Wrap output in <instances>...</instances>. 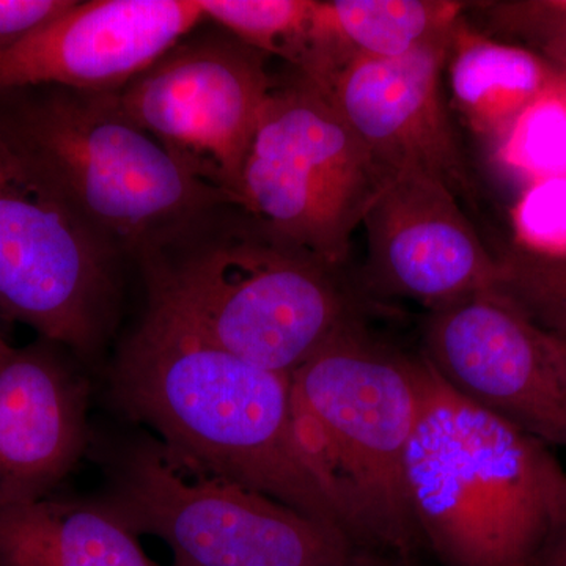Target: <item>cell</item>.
Here are the masks:
<instances>
[{"label": "cell", "instance_id": "obj_1", "mask_svg": "<svg viewBox=\"0 0 566 566\" xmlns=\"http://www.w3.org/2000/svg\"><path fill=\"white\" fill-rule=\"evenodd\" d=\"M111 386L126 415L161 436L170 463L266 495L349 542L297 438L292 375L248 363L150 304Z\"/></svg>", "mask_w": 566, "mask_h": 566}, {"label": "cell", "instance_id": "obj_2", "mask_svg": "<svg viewBox=\"0 0 566 566\" xmlns=\"http://www.w3.org/2000/svg\"><path fill=\"white\" fill-rule=\"evenodd\" d=\"M150 304L205 340L292 375L360 319L342 270L234 203L207 212L139 259Z\"/></svg>", "mask_w": 566, "mask_h": 566}, {"label": "cell", "instance_id": "obj_3", "mask_svg": "<svg viewBox=\"0 0 566 566\" xmlns=\"http://www.w3.org/2000/svg\"><path fill=\"white\" fill-rule=\"evenodd\" d=\"M405 483L420 539L449 566H536L566 524L551 447L465 400L427 359Z\"/></svg>", "mask_w": 566, "mask_h": 566}, {"label": "cell", "instance_id": "obj_4", "mask_svg": "<svg viewBox=\"0 0 566 566\" xmlns=\"http://www.w3.org/2000/svg\"><path fill=\"white\" fill-rule=\"evenodd\" d=\"M424 359L354 322L292 374L294 427L354 545L408 557L420 543L405 483Z\"/></svg>", "mask_w": 566, "mask_h": 566}, {"label": "cell", "instance_id": "obj_5", "mask_svg": "<svg viewBox=\"0 0 566 566\" xmlns=\"http://www.w3.org/2000/svg\"><path fill=\"white\" fill-rule=\"evenodd\" d=\"M7 126L120 256L139 260L232 203L136 125L118 92L51 87Z\"/></svg>", "mask_w": 566, "mask_h": 566}, {"label": "cell", "instance_id": "obj_6", "mask_svg": "<svg viewBox=\"0 0 566 566\" xmlns=\"http://www.w3.org/2000/svg\"><path fill=\"white\" fill-rule=\"evenodd\" d=\"M394 177L324 92L294 74L271 92L237 205L277 237L344 270L354 232Z\"/></svg>", "mask_w": 566, "mask_h": 566}, {"label": "cell", "instance_id": "obj_7", "mask_svg": "<svg viewBox=\"0 0 566 566\" xmlns=\"http://www.w3.org/2000/svg\"><path fill=\"white\" fill-rule=\"evenodd\" d=\"M118 259L35 155L0 123V307L92 356L109 331Z\"/></svg>", "mask_w": 566, "mask_h": 566}, {"label": "cell", "instance_id": "obj_8", "mask_svg": "<svg viewBox=\"0 0 566 566\" xmlns=\"http://www.w3.org/2000/svg\"><path fill=\"white\" fill-rule=\"evenodd\" d=\"M95 504L134 535L161 538L177 566H344V535L243 486L182 471L148 442L126 450Z\"/></svg>", "mask_w": 566, "mask_h": 566}, {"label": "cell", "instance_id": "obj_9", "mask_svg": "<svg viewBox=\"0 0 566 566\" xmlns=\"http://www.w3.org/2000/svg\"><path fill=\"white\" fill-rule=\"evenodd\" d=\"M274 85L266 55L223 31L182 40L118 99L186 169L237 205Z\"/></svg>", "mask_w": 566, "mask_h": 566}, {"label": "cell", "instance_id": "obj_10", "mask_svg": "<svg viewBox=\"0 0 566 566\" xmlns=\"http://www.w3.org/2000/svg\"><path fill=\"white\" fill-rule=\"evenodd\" d=\"M422 356L457 394L566 447V363L554 338L494 292L430 312Z\"/></svg>", "mask_w": 566, "mask_h": 566}, {"label": "cell", "instance_id": "obj_11", "mask_svg": "<svg viewBox=\"0 0 566 566\" xmlns=\"http://www.w3.org/2000/svg\"><path fill=\"white\" fill-rule=\"evenodd\" d=\"M363 227L365 281L375 293L433 312L494 290L497 256L488 251L457 193L434 178L395 175Z\"/></svg>", "mask_w": 566, "mask_h": 566}, {"label": "cell", "instance_id": "obj_12", "mask_svg": "<svg viewBox=\"0 0 566 566\" xmlns=\"http://www.w3.org/2000/svg\"><path fill=\"white\" fill-rule=\"evenodd\" d=\"M202 21L197 0H74L0 57V91L120 92Z\"/></svg>", "mask_w": 566, "mask_h": 566}, {"label": "cell", "instance_id": "obj_13", "mask_svg": "<svg viewBox=\"0 0 566 566\" xmlns=\"http://www.w3.org/2000/svg\"><path fill=\"white\" fill-rule=\"evenodd\" d=\"M457 28L401 57L349 63L316 87L390 172L427 175L472 199L474 181L441 93Z\"/></svg>", "mask_w": 566, "mask_h": 566}, {"label": "cell", "instance_id": "obj_14", "mask_svg": "<svg viewBox=\"0 0 566 566\" xmlns=\"http://www.w3.org/2000/svg\"><path fill=\"white\" fill-rule=\"evenodd\" d=\"M88 387L46 346L0 357V509L48 497L88 441Z\"/></svg>", "mask_w": 566, "mask_h": 566}, {"label": "cell", "instance_id": "obj_15", "mask_svg": "<svg viewBox=\"0 0 566 566\" xmlns=\"http://www.w3.org/2000/svg\"><path fill=\"white\" fill-rule=\"evenodd\" d=\"M469 2L452 0H316L297 76L326 84L356 61H387L452 32Z\"/></svg>", "mask_w": 566, "mask_h": 566}, {"label": "cell", "instance_id": "obj_16", "mask_svg": "<svg viewBox=\"0 0 566 566\" xmlns=\"http://www.w3.org/2000/svg\"><path fill=\"white\" fill-rule=\"evenodd\" d=\"M0 566H158L95 502L44 497L0 509Z\"/></svg>", "mask_w": 566, "mask_h": 566}, {"label": "cell", "instance_id": "obj_17", "mask_svg": "<svg viewBox=\"0 0 566 566\" xmlns=\"http://www.w3.org/2000/svg\"><path fill=\"white\" fill-rule=\"evenodd\" d=\"M447 62L453 102L469 125L488 136L504 133L549 84L545 65L534 52L474 31L464 18Z\"/></svg>", "mask_w": 566, "mask_h": 566}, {"label": "cell", "instance_id": "obj_18", "mask_svg": "<svg viewBox=\"0 0 566 566\" xmlns=\"http://www.w3.org/2000/svg\"><path fill=\"white\" fill-rule=\"evenodd\" d=\"M205 20L262 54L300 69L307 51L316 0H197Z\"/></svg>", "mask_w": 566, "mask_h": 566}, {"label": "cell", "instance_id": "obj_19", "mask_svg": "<svg viewBox=\"0 0 566 566\" xmlns=\"http://www.w3.org/2000/svg\"><path fill=\"white\" fill-rule=\"evenodd\" d=\"M495 256L493 292L543 333L566 338V251L513 245Z\"/></svg>", "mask_w": 566, "mask_h": 566}, {"label": "cell", "instance_id": "obj_20", "mask_svg": "<svg viewBox=\"0 0 566 566\" xmlns=\"http://www.w3.org/2000/svg\"><path fill=\"white\" fill-rule=\"evenodd\" d=\"M491 39L516 41L566 62V0H504L471 3Z\"/></svg>", "mask_w": 566, "mask_h": 566}, {"label": "cell", "instance_id": "obj_21", "mask_svg": "<svg viewBox=\"0 0 566 566\" xmlns=\"http://www.w3.org/2000/svg\"><path fill=\"white\" fill-rule=\"evenodd\" d=\"M521 229L526 232L531 248L547 251L557 244L562 251L566 243V180L546 181L527 193L521 207Z\"/></svg>", "mask_w": 566, "mask_h": 566}, {"label": "cell", "instance_id": "obj_22", "mask_svg": "<svg viewBox=\"0 0 566 566\" xmlns=\"http://www.w3.org/2000/svg\"><path fill=\"white\" fill-rule=\"evenodd\" d=\"M74 0H0V57L50 24Z\"/></svg>", "mask_w": 566, "mask_h": 566}, {"label": "cell", "instance_id": "obj_23", "mask_svg": "<svg viewBox=\"0 0 566 566\" xmlns=\"http://www.w3.org/2000/svg\"><path fill=\"white\" fill-rule=\"evenodd\" d=\"M536 566H566V524L553 542L549 543L545 554L539 558Z\"/></svg>", "mask_w": 566, "mask_h": 566}, {"label": "cell", "instance_id": "obj_24", "mask_svg": "<svg viewBox=\"0 0 566 566\" xmlns=\"http://www.w3.org/2000/svg\"><path fill=\"white\" fill-rule=\"evenodd\" d=\"M551 337H553V335H551ZM553 338H554V344H556V346H557L558 353L562 354V357H564L565 363H566V338H562V337H553Z\"/></svg>", "mask_w": 566, "mask_h": 566}, {"label": "cell", "instance_id": "obj_25", "mask_svg": "<svg viewBox=\"0 0 566 566\" xmlns=\"http://www.w3.org/2000/svg\"><path fill=\"white\" fill-rule=\"evenodd\" d=\"M344 566H374V565H368V564H365V560H359V558H357L356 556H354L352 558V560L348 562V564L344 565Z\"/></svg>", "mask_w": 566, "mask_h": 566}, {"label": "cell", "instance_id": "obj_26", "mask_svg": "<svg viewBox=\"0 0 566 566\" xmlns=\"http://www.w3.org/2000/svg\"><path fill=\"white\" fill-rule=\"evenodd\" d=\"M10 349V346L6 344V342H3V338L0 337V357L3 356V354H6L7 352H9Z\"/></svg>", "mask_w": 566, "mask_h": 566}, {"label": "cell", "instance_id": "obj_27", "mask_svg": "<svg viewBox=\"0 0 566 566\" xmlns=\"http://www.w3.org/2000/svg\"><path fill=\"white\" fill-rule=\"evenodd\" d=\"M562 65H564V66H565V70H566V62H565V63H562Z\"/></svg>", "mask_w": 566, "mask_h": 566}, {"label": "cell", "instance_id": "obj_28", "mask_svg": "<svg viewBox=\"0 0 566 566\" xmlns=\"http://www.w3.org/2000/svg\"><path fill=\"white\" fill-rule=\"evenodd\" d=\"M175 566H177V565H175Z\"/></svg>", "mask_w": 566, "mask_h": 566}]
</instances>
